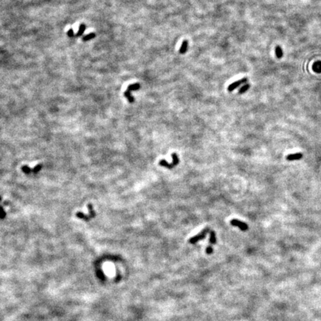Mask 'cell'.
I'll return each mask as SVG.
<instances>
[{
	"mask_svg": "<svg viewBox=\"0 0 321 321\" xmlns=\"http://www.w3.org/2000/svg\"><path fill=\"white\" fill-rule=\"evenodd\" d=\"M172 159H173V162L171 164H169L168 162H167L165 160H161L159 161V164L163 167H165L168 169H172L174 167H176V165H178L179 163V159L178 157L177 154L176 153H173L172 154Z\"/></svg>",
	"mask_w": 321,
	"mask_h": 321,
	"instance_id": "1",
	"label": "cell"
},
{
	"mask_svg": "<svg viewBox=\"0 0 321 321\" xmlns=\"http://www.w3.org/2000/svg\"><path fill=\"white\" fill-rule=\"evenodd\" d=\"M209 231H210V229H209L208 227H207V228L204 229V230H201V231L200 232V233H199L198 235H196V236H194L193 237L191 238V239L189 240V242L190 244L196 243V242H199V240H201V239H204V237L206 236L207 233H208Z\"/></svg>",
	"mask_w": 321,
	"mask_h": 321,
	"instance_id": "2",
	"label": "cell"
},
{
	"mask_svg": "<svg viewBox=\"0 0 321 321\" xmlns=\"http://www.w3.org/2000/svg\"><path fill=\"white\" fill-rule=\"evenodd\" d=\"M230 224L233 226L239 227L241 230H243V231H245V230H247L248 229V226L246 223L239 221V220L238 219H236V218L232 219L231 221H230Z\"/></svg>",
	"mask_w": 321,
	"mask_h": 321,
	"instance_id": "3",
	"label": "cell"
},
{
	"mask_svg": "<svg viewBox=\"0 0 321 321\" xmlns=\"http://www.w3.org/2000/svg\"><path fill=\"white\" fill-rule=\"evenodd\" d=\"M247 82H248V78H246V77L242 78V79L236 81V82H234V83H233L230 84V85L228 86V88H227V90H228L229 92L233 91V90L236 89L237 88L238 86H240L241 84L246 83Z\"/></svg>",
	"mask_w": 321,
	"mask_h": 321,
	"instance_id": "4",
	"label": "cell"
},
{
	"mask_svg": "<svg viewBox=\"0 0 321 321\" xmlns=\"http://www.w3.org/2000/svg\"><path fill=\"white\" fill-rule=\"evenodd\" d=\"M303 155L302 153H294V154H289V156H287L286 159L288 161H295V160H299V159H302Z\"/></svg>",
	"mask_w": 321,
	"mask_h": 321,
	"instance_id": "5",
	"label": "cell"
},
{
	"mask_svg": "<svg viewBox=\"0 0 321 321\" xmlns=\"http://www.w3.org/2000/svg\"><path fill=\"white\" fill-rule=\"evenodd\" d=\"M76 216L77 217V218H80V219H83L85 221H89L90 219H91V218L89 217V215H86L85 213H82V212H77L76 213Z\"/></svg>",
	"mask_w": 321,
	"mask_h": 321,
	"instance_id": "6",
	"label": "cell"
},
{
	"mask_svg": "<svg viewBox=\"0 0 321 321\" xmlns=\"http://www.w3.org/2000/svg\"><path fill=\"white\" fill-rule=\"evenodd\" d=\"M187 48H188L187 40H184L183 43H182V46H181L180 49H179V53L182 54H185L187 52Z\"/></svg>",
	"mask_w": 321,
	"mask_h": 321,
	"instance_id": "7",
	"label": "cell"
},
{
	"mask_svg": "<svg viewBox=\"0 0 321 321\" xmlns=\"http://www.w3.org/2000/svg\"><path fill=\"white\" fill-rule=\"evenodd\" d=\"M87 207H88V210H89V217L91 218H93L95 217L96 215V213L95 211L94 210V209H93V205L91 204V203H89V204H87Z\"/></svg>",
	"mask_w": 321,
	"mask_h": 321,
	"instance_id": "8",
	"label": "cell"
},
{
	"mask_svg": "<svg viewBox=\"0 0 321 321\" xmlns=\"http://www.w3.org/2000/svg\"><path fill=\"white\" fill-rule=\"evenodd\" d=\"M85 30H86V25H84V24H81V25H80L79 31H78L77 33V34H75V37H80V36H82L83 34V33H84V31H85Z\"/></svg>",
	"mask_w": 321,
	"mask_h": 321,
	"instance_id": "9",
	"label": "cell"
},
{
	"mask_svg": "<svg viewBox=\"0 0 321 321\" xmlns=\"http://www.w3.org/2000/svg\"><path fill=\"white\" fill-rule=\"evenodd\" d=\"M140 88H141V85H140L139 83H137L132 84V85H129V86H128L127 90L129 92L136 91V90L140 89Z\"/></svg>",
	"mask_w": 321,
	"mask_h": 321,
	"instance_id": "10",
	"label": "cell"
},
{
	"mask_svg": "<svg viewBox=\"0 0 321 321\" xmlns=\"http://www.w3.org/2000/svg\"><path fill=\"white\" fill-rule=\"evenodd\" d=\"M124 96L128 99L129 103H134V101H135V98H134V97H132V94H131V92H129L128 90H126V91L124 92Z\"/></svg>",
	"mask_w": 321,
	"mask_h": 321,
	"instance_id": "11",
	"label": "cell"
},
{
	"mask_svg": "<svg viewBox=\"0 0 321 321\" xmlns=\"http://www.w3.org/2000/svg\"><path fill=\"white\" fill-rule=\"evenodd\" d=\"M313 70L314 72H317V73H320L321 72V62L317 61L313 66Z\"/></svg>",
	"mask_w": 321,
	"mask_h": 321,
	"instance_id": "12",
	"label": "cell"
},
{
	"mask_svg": "<svg viewBox=\"0 0 321 321\" xmlns=\"http://www.w3.org/2000/svg\"><path fill=\"white\" fill-rule=\"evenodd\" d=\"M95 37H96L95 34H94V33H91V34H87V35L84 36V37L82 38V40H83V41H89V40H92V39L95 38Z\"/></svg>",
	"mask_w": 321,
	"mask_h": 321,
	"instance_id": "13",
	"label": "cell"
},
{
	"mask_svg": "<svg viewBox=\"0 0 321 321\" xmlns=\"http://www.w3.org/2000/svg\"><path fill=\"white\" fill-rule=\"evenodd\" d=\"M22 172H23L25 174H30V173H31V172H33V170L32 169L30 168L29 167H28V165H23L22 167Z\"/></svg>",
	"mask_w": 321,
	"mask_h": 321,
	"instance_id": "14",
	"label": "cell"
},
{
	"mask_svg": "<svg viewBox=\"0 0 321 321\" xmlns=\"http://www.w3.org/2000/svg\"><path fill=\"white\" fill-rule=\"evenodd\" d=\"M249 88H250V84H248V83L245 84V85H244L243 86H242V88H241L240 89H239V94H244V93L248 91V89H249Z\"/></svg>",
	"mask_w": 321,
	"mask_h": 321,
	"instance_id": "15",
	"label": "cell"
},
{
	"mask_svg": "<svg viewBox=\"0 0 321 321\" xmlns=\"http://www.w3.org/2000/svg\"><path fill=\"white\" fill-rule=\"evenodd\" d=\"M210 242L212 245H214L216 242V238H215V233L214 231H210Z\"/></svg>",
	"mask_w": 321,
	"mask_h": 321,
	"instance_id": "16",
	"label": "cell"
},
{
	"mask_svg": "<svg viewBox=\"0 0 321 321\" xmlns=\"http://www.w3.org/2000/svg\"><path fill=\"white\" fill-rule=\"evenodd\" d=\"M276 55H277V57H278V58H281L282 57H283V51H282V49L281 47H280V46H277L276 47Z\"/></svg>",
	"mask_w": 321,
	"mask_h": 321,
	"instance_id": "17",
	"label": "cell"
},
{
	"mask_svg": "<svg viewBox=\"0 0 321 321\" xmlns=\"http://www.w3.org/2000/svg\"><path fill=\"white\" fill-rule=\"evenodd\" d=\"M42 168H43V164H37V165H36L35 167H34V168L32 169L33 173H38L39 172H40V170H42Z\"/></svg>",
	"mask_w": 321,
	"mask_h": 321,
	"instance_id": "18",
	"label": "cell"
},
{
	"mask_svg": "<svg viewBox=\"0 0 321 321\" xmlns=\"http://www.w3.org/2000/svg\"><path fill=\"white\" fill-rule=\"evenodd\" d=\"M6 217V212L4 211L2 206L0 205V219H4Z\"/></svg>",
	"mask_w": 321,
	"mask_h": 321,
	"instance_id": "19",
	"label": "cell"
},
{
	"mask_svg": "<svg viewBox=\"0 0 321 321\" xmlns=\"http://www.w3.org/2000/svg\"><path fill=\"white\" fill-rule=\"evenodd\" d=\"M67 34L68 36H69V37H75V35H74V31L72 28H71V29L69 30V31L67 32Z\"/></svg>",
	"mask_w": 321,
	"mask_h": 321,
	"instance_id": "20",
	"label": "cell"
},
{
	"mask_svg": "<svg viewBox=\"0 0 321 321\" xmlns=\"http://www.w3.org/2000/svg\"><path fill=\"white\" fill-rule=\"evenodd\" d=\"M213 248H212V247H210V246L207 247V249H206V253H207V254H212V253H213Z\"/></svg>",
	"mask_w": 321,
	"mask_h": 321,
	"instance_id": "21",
	"label": "cell"
},
{
	"mask_svg": "<svg viewBox=\"0 0 321 321\" xmlns=\"http://www.w3.org/2000/svg\"><path fill=\"white\" fill-rule=\"evenodd\" d=\"M1 196H0V202H1Z\"/></svg>",
	"mask_w": 321,
	"mask_h": 321,
	"instance_id": "22",
	"label": "cell"
}]
</instances>
